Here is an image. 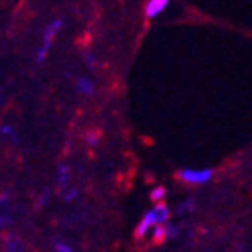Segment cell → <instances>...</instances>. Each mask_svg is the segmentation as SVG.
<instances>
[{
    "mask_svg": "<svg viewBox=\"0 0 252 252\" xmlns=\"http://www.w3.org/2000/svg\"><path fill=\"white\" fill-rule=\"evenodd\" d=\"M58 184L62 186V188H65V186L68 184V168L67 166H60L58 168Z\"/></svg>",
    "mask_w": 252,
    "mask_h": 252,
    "instance_id": "9",
    "label": "cell"
},
{
    "mask_svg": "<svg viewBox=\"0 0 252 252\" xmlns=\"http://www.w3.org/2000/svg\"><path fill=\"white\" fill-rule=\"evenodd\" d=\"M166 227H168V240H171V238L177 236V227L171 225V223H166Z\"/></svg>",
    "mask_w": 252,
    "mask_h": 252,
    "instance_id": "14",
    "label": "cell"
},
{
    "mask_svg": "<svg viewBox=\"0 0 252 252\" xmlns=\"http://www.w3.org/2000/svg\"><path fill=\"white\" fill-rule=\"evenodd\" d=\"M62 26H63L62 18H54L53 22H49L47 26H45V29H43V36H42V43H40V47H38V51H36V62L38 63L45 62L49 51H51V45H53L54 38H56V34L60 32Z\"/></svg>",
    "mask_w": 252,
    "mask_h": 252,
    "instance_id": "1",
    "label": "cell"
},
{
    "mask_svg": "<svg viewBox=\"0 0 252 252\" xmlns=\"http://www.w3.org/2000/svg\"><path fill=\"white\" fill-rule=\"evenodd\" d=\"M76 90H78L81 95H92L95 92V85H94V81L90 78H87V76H79V78L76 79Z\"/></svg>",
    "mask_w": 252,
    "mask_h": 252,
    "instance_id": "5",
    "label": "cell"
},
{
    "mask_svg": "<svg viewBox=\"0 0 252 252\" xmlns=\"http://www.w3.org/2000/svg\"><path fill=\"white\" fill-rule=\"evenodd\" d=\"M152 238L155 243H162L164 240H168V227H166V223H157L153 227Z\"/></svg>",
    "mask_w": 252,
    "mask_h": 252,
    "instance_id": "7",
    "label": "cell"
},
{
    "mask_svg": "<svg viewBox=\"0 0 252 252\" xmlns=\"http://www.w3.org/2000/svg\"><path fill=\"white\" fill-rule=\"evenodd\" d=\"M78 194V189L74 188V189H70V191H67V193L63 194V198L67 200V202H70V200H74V196Z\"/></svg>",
    "mask_w": 252,
    "mask_h": 252,
    "instance_id": "13",
    "label": "cell"
},
{
    "mask_svg": "<svg viewBox=\"0 0 252 252\" xmlns=\"http://www.w3.org/2000/svg\"><path fill=\"white\" fill-rule=\"evenodd\" d=\"M153 213H155V218H157V223H168L169 220V207L164 202H158L153 207Z\"/></svg>",
    "mask_w": 252,
    "mask_h": 252,
    "instance_id": "6",
    "label": "cell"
},
{
    "mask_svg": "<svg viewBox=\"0 0 252 252\" xmlns=\"http://www.w3.org/2000/svg\"><path fill=\"white\" fill-rule=\"evenodd\" d=\"M179 179L184 182V184H191V186H198V184H205L213 179V169L209 168H200V169H193V168H184L179 171Z\"/></svg>",
    "mask_w": 252,
    "mask_h": 252,
    "instance_id": "2",
    "label": "cell"
},
{
    "mask_svg": "<svg viewBox=\"0 0 252 252\" xmlns=\"http://www.w3.org/2000/svg\"><path fill=\"white\" fill-rule=\"evenodd\" d=\"M0 131H2V135L4 137H11V139H15V131H13V128H11L9 125H2Z\"/></svg>",
    "mask_w": 252,
    "mask_h": 252,
    "instance_id": "11",
    "label": "cell"
},
{
    "mask_svg": "<svg viewBox=\"0 0 252 252\" xmlns=\"http://www.w3.org/2000/svg\"><path fill=\"white\" fill-rule=\"evenodd\" d=\"M164 196H166V188L162 186H157V188L152 189V193H150V200L158 204V202H164Z\"/></svg>",
    "mask_w": 252,
    "mask_h": 252,
    "instance_id": "8",
    "label": "cell"
},
{
    "mask_svg": "<svg viewBox=\"0 0 252 252\" xmlns=\"http://www.w3.org/2000/svg\"><path fill=\"white\" fill-rule=\"evenodd\" d=\"M54 251H56V252H74L72 249L68 247L67 243H56V247H54Z\"/></svg>",
    "mask_w": 252,
    "mask_h": 252,
    "instance_id": "12",
    "label": "cell"
},
{
    "mask_svg": "<svg viewBox=\"0 0 252 252\" xmlns=\"http://www.w3.org/2000/svg\"><path fill=\"white\" fill-rule=\"evenodd\" d=\"M169 0H148L146 5H144V15H146L148 20H153L157 18L160 13L168 9Z\"/></svg>",
    "mask_w": 252,
    "mask_h": 252,
    "instance_id": "4",
    "label": "cell"
},
{
    "mask_svg": "<svg viewBox=\"0 0 252 252\" xmlns=\"http://www.w3.org/2000/svg\"><path fill=\"white\" fill-rule=\"evenodd\" d=\"M157 225V218H155V213H153V209L146 211L144 213V216L141 218V221H139V225L135 227V238H144L148 234V232H152L153 227Z\"/></svg>",
    "mask_w": 252,
    "mask_h": 252,
    "instance_id": "3",
    "label": "cell"
},
{
    "mask_svg": "<svg viewBox=\"0 0 252 252\" xmlns=\"http://www.w3.org/2000/svg\"><path fill=\"white\" fill-rule=\"evenodd\" d=\"M83 60H85V63H87V67H94L95 56L90 53V51H85V53H83Z\"/></svg>",
    "mask_w": 252,
    "mask_h": 252,
    "instance_id": "10",
    "label": "cell"
},
{
    "mask_svg": "<svg viewBox=\"0 0 252 252\" xmlns=\"http://www.w3.org/2000/svg\"><path fill=\"white\" fill-rule=\"evenodd\" d=\"M95 142H97V135H95V133H89V135H87V144H89V146H95Z\"/></svg>",
    "mask_w": 252,
    "mask_h": 252,
    "instance_id": "15",
    "label": "cell"
}]
</instances>
